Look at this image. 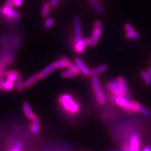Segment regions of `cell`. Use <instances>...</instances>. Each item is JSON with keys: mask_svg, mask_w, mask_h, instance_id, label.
Masks as SVG:
<instances>
[{"mask_svg": "<svg viewBox=\"0 0 151 151\" xmlns=\"http://www.w3.org/2000/svg\"><path fill=\"white\" fill-rule=\"evenodd\" d=\"M106 87L108 90L115 97L129 96V88L124 77L120 76L115 80H112L107 84Z\"/></svg>", "mask_w": 151, "mask_h": 151, "instance_id": "cell-1", "label": "cell"}, {"mask_svg": "<svg viewBox=\"0 0 151 151\" xmlns=\"http://www.w3.org/2000/svg\"><path fill=\"white\" fill-rule=\"evenodd\" d=\"M59 102L63 109L70 114H76L80 110L79 104L69 94H63L59 98Z\"/></svg>", "mask_w": 151, "mask_h": 151, "instance_id": "cell-2", "label": "cell"}, {"mask_svg": "<svg viewBox=\"0 0 151 151\" xmlns=\"http://www.w3.org/2000/svg\"><path fill=\"white\" fill-rule=\"evenodd\" d=\"M91 84L97 101L100 105L105 104L106 103V96L101 87L100 80H99L97 76H92Z\"/></svg>", "mask_w": 151, "mask_h": 151, "instance_id": "cell-3", "label": "cell"}, {"mask_svg": "<svg viewBox=\"0 0 151 151\" xmlns=\"http://www.w3.org/2000/svg\"><path fill=\"white\" fill-rule=\"evenodd\" d=\"M110 100L114 101L117 105L121 107L125 111L132 113L134 111L132 108V101H130L127 96H114L111 95Z\"/></svg>", "mask_w": 151, "mask_h": 151, "instance_id": "cell-4", "label": "cell"}, {"mask_svg": "<svg viewBox=\"0 0 151 151\" xmlns=\"http://www.w3.org/2000/svg\"><path fill=\"white\" fill-rule=\"evenodd\" d=\"M103 33V25L101 22L96 21L94 23L91 38V46L95 47L100 40Z\"/></svg>", "mask_w": 151, "mask_h": 151, "instance_id": "cell-5", "label": "cell"}, {"mask_svg": "<svg viewBox=\"0 0 151 151\" xmlns=\"http://www.w3.org/2000/svg\"><path fill=\"white\" fill-rule=\"evenodd\" d=\"M74 30L75 34V40L74 42H79L83 41V38L82 35V29H81V23L79 17H76L73 20Z\"/></svg>", "mask_w": 151, "mask_h": 151, "instance_id": "cell-6", "label": "cell"}, {"mask_svg": "<svg viewBox=\"0 0 151 151\" xmlns=\"http://www.w3.org/2000/svg\"><path fill=\"white\" fill-rule=\"evenodd\" d=\"M2 13L8 18L12 19V20H16L20 17V14L18 12L13 9L12 6L6 5H4L2 8Z\"/></svg>", "mask_w": 151, "mask_h": 151, "instance_id": "cell-7", "label": "cell"}, {"mask_svg": "<svg viewBox=\"0 0 151 151\" xmlns=\"http://www.w3.org/2000/svg\"><path fill=\"white\" fill-rule=\"evenodd\" d=\"M74 63L80 70V72H81L83 75L86 76H88L90 75L91 70L88 68V66L85 64L82 59L77 57L74 59Z\"/></svg>", "mask_w": 151, "mask_h": 151, "instance_id": "cell-8", "label": "cell"}, {"mask_svg": "<svg viewBox=\"0 0 151 151\" xmlns=\"http://www.w3.org/2000/svg\"><path fill=\"white\" fill-rule=\"evenodd\" d=\"M32 124L30 125V130L32 134L34 135H37L40 132V122L39 118L37 115H34L32 118Z\"/></svg>", "mask_w": 151, "mask_h": 151, "instance_id": "cell-9", "label": "cell"}, {"mask_svg": "<svg viewBox=\"0 0 151 151\" xmlns=\"http://www.w3.org/2000/svg\"><path fill=\"white\" fill-rule=\"evenodd\" d=\"M41 79L42 78L39 73L33 74L30 77L26 79L24 83H23V88H24V89L30 88V87L34 86L37 82H39Z\"/></svg>", "mask_w": 151, "mask_h": 151, "instance_id": "cell-10", "label": "cell"}, {"mask_svg": "<svg viewBox=\"0 0 151 151\" xmlns=\"http://www.w3.org/2000/svg\"><path fill=\"white\" fill-rule=\"evenodd\" d=\"M140 146V142L139 137L137 134H134L132 135L130 141V144H129L130 150L139 151Z\"/></svg>", "mask_w": 151, "mask_h": 151, "instance_id": "cell-11", "label": "cell"}, {"mask_svg": "<svg viewBox=\"0 0 151 151\" xmlns=\"http://www.w3.org/2000/svg\"><path fill=\"white\" fill-rule=\"evenodd\" d=\"M57 69H58V68H57L55 63H53L49 64V65H47L46 68H45L44 69H42L39 73L40 76L41 78L43 79L48 76L50 74L52 73L55 71Z\"/></svg>", "mask_w": 151, "mask_h": 151, "instance_id": "cell-12", "label": "cell"}, {"mask_svg": "<svg viewBox=\"0 0 151 151\" xmlns=\"http://www.w3.org/2000/svg\"><path fill=\"white\" fill-rule=\"evenodd\" d=\"M20 73L17 70H7L4 72L3 76L6 77V79L15 83L16 80Z\"/></svg>", "mask_w": 151, "mask_h": 151, "instance_id": "cell-13", "label": "cell"}, {"mask_svg": "<svg viewBox=\"0 0 151 151\" xmlns=\"http://www.w3.org/2000/svg\"><path fill=\"white\" fill-rule=\"evenodd\" d=\"M22 110L25 116L28 119L31 120L32 118L35 115V113L33 111L32 108L29 103L27 101L23 102L22 104Z\"/></svg>", "mask_w": 151, "mask_h": 151, "instance_id": "cell-14", "label": "cell"}, {"mask_svg": "<svg viewBox=\"0 0 151 151\" xmlns=\"http://www.w3.org/2000/svg\"><path fill=\"white\" fill-rule=\"evenodd\" d=\"M132 108H133L134 111L139 112L145 116L150 115V112L149 111V110L144 108L142 106H141L139 103L136 101H132Z\"/></svg>", "mask_w": 151, "mask_h": 151, "instance_id": "cell-15", "label": "cell"}, {"mask_svg": "<svg viewBox=\"0 0 151 151\" xmlns=\"http://www.w3.org/2000/svg\"><path fill=\"white\" fill-rule=\"evenodd\" d=\"M107 69H108V66L106 64H103L101 65H99V66H98V67L91 70L90 75H91L92 76H97L99 74L102 73L103 72H105Z\"/></svg>", "mask_w": 151, "mask_h": 151, "instance_id": "cell-16", "label": "cell"}, {"mask_svg": "<svg viewBox=\"0 0 151 151\" xmlns=\"http://www.w3.org/2000/svg\"><path fill=\"white\" fill-rule=\"evenodd\" d=\"M89 2L91 4V5L94 8V10H95L98 14L102 15L104 12L103 8L101 7L100 4H99L98 0H89Z\"/></svg>", "mask_w": 151, "mask_h": 151, "instance_id": "cell-17", "label": "cell"}, {"mask_svg": "<svg viewBox=\"0 0 151 151\" xmlns=\"http://www.w3.org/2000/svg\"><path fill=\"white\" fill-rule=\"evenodd\" d=\"M79 73L80 72L76 71V70H74L68 69V70H64V71L62 73V76L65 79L70 78L77 76L79 75Z\"/></svg>", "mask_w": 151, "mask_h": 151, "instance_id": "cell-18", "label": "cell"}, {"mask_svg": "<svg viewBox=\"0 0 151 151\" xmlns=\"http://www.w3.org/2000/svg\"><path fill=\"white\" fill-rule=\"evenodd\" d=\"M23 83H24V81H23V77L20 74L15 81V89L17 91L20 92L24 89V88H23Z\"/></svg>", "mask_w": 151, "mask_h": 151, "instance_id": "cell-19", "label": "cell"}, {"mask_svg": "<svg viewBox=\"0 0 151 151\" xmlns=\"http://www.w3.org/2000/svg\"><path fill=\"white\" fill-rule=\"evenodd\" d=\"M50 9H51L50 3H45L44 4L43 7L42 8L41 14H42V17H44L45 18L48 17L50 12Z\"/></svg>", "mask_w": 151, "mask_h": 151, "instance_id": "cell-20", "label": "cell"}, {"mask_svg": "<svg viewBox=\"0 0 151 151\" xmlns=\"http://www.w3.org/2000/svg\"><path fill=\"white\" fill-rule=\"evenodd\" d=\"M125 37L126 38L131 40H138L140 38V35L138 32L135 31L133 32H129L125 33Z\"/></svg>", "mask_w": 151, "mask_h": 151, "instance_id": "cell-21", "label": "cell"}, {"mask_svg": "<svg viewBox=\"0 0 151 151\" xmlns=\"http://www.w3.org/2000/svg\"><path fill=\"white\" fill-rule=\"evenodd\" d=\"M54 24V20L52 18H48L46 19L44 23V27L45 30H49L53 27Z\"/></svg>", "mask_w": 151, "mask_h": 151, "instance_id": "cell-22", "label": "cell"}, {"mask_svg": "<svg viewBox=\"0 0 151 151\" xmlns=\"http://www.w3.org/2000/svg\"><path fill=\"white\" fill-rule=\"evenodd\" d=\"M141 77L144 79L145 84L147 86H150L151 85V77L149 76L147 72L142 71L141 73Z\"/></svg>", "mask_w": 151, "mask_h": 151, "instance_id": "cell-23", "label": "cell"}, {"mask_svg": "<svg viewBox=\"0 0 151 151\" xmlns=\"http://www.w3.org/2000/svg\"><path fill=\"white\" fill-rule=\"evenodd\" d=\"M23 145L20 142H17L12 147L11 150L9 151H22Z\"/></svg>", "mask_w": 151, "mask_h": 151, "instance_id": "cell-24", "label": "cell"}, {"mask_svg": "<svg viewBox=\"0 0 151 151\" xmlns=\"http://www.w3.org/2000/svg\"><path fill=\"white\" fill-rule=\"evenodd\" d=\"M55 64L57 66V68H58V69H64L66 68V64H65V62L61 58H60V59L55 61Z\"/></svg>", "mask_w": 151, "mask_h": 151, "instance_id": "cell-25", "label": "cell"}, {"mask_svg": "<svg viewBox=\"0 0 151 151\" xmlns=\"http://www.w3.org/2000/svg\"><path fill=\"white\" fill-rule=\"evenodd\" d=\"M124 29L126 31V32H133L135 31L134 28L133 27L130 23H127L124 25Z\"/></svg>", "mask_w": 151, "mask_h": 151, "instance_id": "cell-26", "label": "cell"}, {"mask_svg": "<svg viewBox=\"0 0 151 151\" xmlns=\"http://www.w3.org/2000/svg\"><path fill=\"white\" fill-rule=\"evenodd\" d=\"M23 3V0H13V6L16 8L20 7Z\"/></svg>", "mask_w": 151, "mask_h": 151, "instance_id": "cell-27", "label": "cell"}, {"mask_svg": "<svg viewBox=\"0 0 151 151\" xmlns=\"http://www.w3.org/2000/svg\"><path fill=\"white\" fill-rule=\"evenodd\" d=\"M84 40V43L86 45V47L87 46H91V38H89V37H86L83 39Z\"/></svg>", "mask_w": 151, "mask_h": 151, "instance_id": "cell-28", "label": "cell"}, {"mask_svg": "<svg viewBox=\"0 0 151 151\" xmlns=\"http://www.w3.org/2000/svg\"><path fill=\"white\" fill-rule=\"evenodd\" d=\"M59 1V0H51L50 1L51 6L53 8H55L57 6H58Z\"/></svg>", "mask_w": 151, "mask_h": 151, "instance_id": "cell-29", "label": "cell"}, {"mask_svg": "<svg viewBox=\"0 0 151 151\" xmlns=\"http://www.w3.org/2000/svg\"><path fill=\"white\" fill-rule=\"evenodd\" d=\"M142 151H151V147H149V146H146Z\"/></svg>", "mask_w": 151, "mask_h": 151, "instance_id": "cell-30", "label": "cell"}, {"mask_svg": "<svg viewBox=\"0 0 151 151\" xmlns=\"http://www.w3.org/2000/svg\"><path fill=\"white\" fill-rule=\"evenodd\" d=\"M147 73L148 74V75L149 76L151 77V68H149L147 69Z\"/></svg>", "mask_w": 151, "mask_h": 151, "instance_id": "cell-31", "label": "cell"}, {"mask_svg": "<svg viewBox=\"0 0 151 151\" xmlns=\"http://www.w3.org/2000/svg\"><path fill=\"white\" fill-rule=\"evenodd\" d=\"M3 74H4V73H3L2 72L0 71V80H1V79L3 78Z\"/></svg>", "mask_w": 151, "mask_h": 151, "instance_id": "cell-32", "label": "cell"}, {"mask_svg": "<svg viewBox=\"0 0 151 151\" xmlns=\"http://www.w3.org/2000/svg\"><path fill=\"white\" fill-rule=\"evenodd\" d=\"M150 64L151 65V51H150Z\"/></svg>", "mask_w": 151, "mask_h": 151, "instance_id": "cell-33", "label": "cell"}, {"mask_svg": "<svg viewBox=\"0 0 151 151\" xmlns=\"http://www.w3.org/2000/svg\"><path fill=\"white\" fill-rule=\"evenodd\" d=\"M2 13V8H0V14Z\"/></svg>", "mask_w": 151, "mask_h": 151, "instance_id": "cell-34", "label": "cell"}, {"mask_svg": "<svg viewBox=\"0 0 151 151\" xmlns=\"http://www.w3.org/2000/svg\"><path fill=\"white\" fill-rule=\"evenodd\" d=\"M98 1H100V0H98Z\"/></svg>", "mask_w": 151, "mask_h": 151, "instance_id": "cell-35", "label": "cell"}, {"mask_svg": "<svg viewBox=\"0 0 151 151\" xmlns=\"http://www.w3.org/2000/svg\"><path fill=\"white\" fill-rule=\"evenodd\" d=\"M116 151H119V150H116Z\"/></svg>", "mask_w": 151, "mask_h": 151, "instance_id": "cell-36", "label": "cell"}]
</instances>
